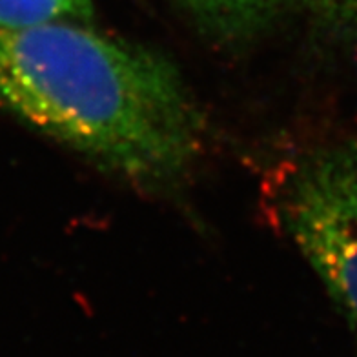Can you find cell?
I'll use <instances>...</instances> for the list:
<instances>
[{
	"mask_svg": "<svg viewBox=\"0 0 357 357\" xmlns=\"http://www.w3.org/2000/svg\"><path fill=\"white\" fill-rule=\"evenodd\" d=\"M89 22L0 29V108L139 184L197 159L204 119L177 68Z\"/></svg>",
	"mask_w": 357,
	"mask_h": 357,
	"instance_id": "cell-1",
	"label": "cell"
},
{
	"mask_svg": "<svg viewBox=\"0 0 357 357\" xmlns=\"http://www.w3.org/2000/svg\"><path fill=\"white\" fill-rule=\"evenodd\" d=\"M284 225L357 334V141L312 151L282 199Z\"/></svg>",
	"mask_w": 357,
	"mask_h": 357,
	"instance_id": "cell-2",
	"label": "cell"
},
{
	"mask_svg": "<svg viewBox=\"0 0 357 357\" xmlns=\"http://www.w3.org/2000/svg\"><path fill=\"white\" fill-rule=\"evenodd\" d=\"M210 37L248 43L278 22L290 0H178Z\"/></svg>",
	"mask_w": 357,
	"mask_h": 357,
	"instance_id": "cell-3",
	"label": "cell"
},
{
	"mask_svg": "<svg viewBox=\"0 0 357 357\" xmlns=\"http://www.w3.org/2000/svg\"><path fill=\"white\" fill-rule=\"evenodd\" d=\"M93 0H0V29H22L55 20L89 22Z\"/></svg>",
	"mask_w": 357,
	"mask_h": 357,
	"instance_id": "cell-4",
	"label": "cell"
},
{
	"mask_svg": "<svg viewBox=\"0 0 357 357\" xmlns=\"http://www.w3.org/2000/svg\"><path fill=\"white\" fill-rule=\"evenodd\" d=\"M324 33L357 52V0H303Z\"/></svg>",
	"mask_w": 357,
	"mask_h": 357,
	"instance_id": "cell-5",
	"label": "cell"
}]
</instances>
